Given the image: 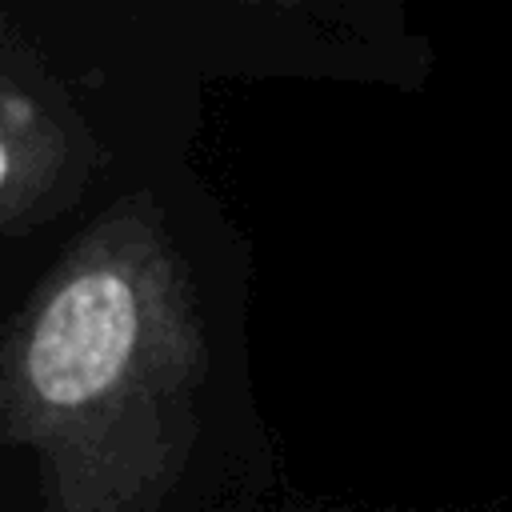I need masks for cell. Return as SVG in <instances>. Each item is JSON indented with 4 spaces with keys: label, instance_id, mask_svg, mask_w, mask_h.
<instances>
[{
    "label": "cell",
    "instance_id": "obj_3",
    "mask_svg": "<svg viewBox=\"0 0 512 512\" xmlns=\"http://www.w3.org/2000/svg\"><path fill=\"white\" fill-rule=\"evenodd\" d=\"M236 4H248V8H276V12H288V8H312L320 0H236Z\"/></svg>",
    "mask_w": 512,
    "mask_h": 512
},
{
    "label": "cell",
    "instance_id": "obj_2",
    "mask_svg": "<svg viewBox=\"0 0 512 512\" xmlns=\"http://www.w3.org/2000/svg\"><path fill=\"white\" fill-rule=\"evenodd\" d=\"M104 164L100 136L40 48L0 36V232L32 236L72 212Z\"/></svg>",
    "mask_w": 512,
    "mask_h": 512
},
{
    "label": "cell",
    "instance_id": "obj_1",
    "mask_svg": "<svg viewBox=\"0 0 512 512\" xmlns=\"http://www.w3.org/2000/svg\"><path fill=\"white\" fill-rule=\"evenodd\" d=\"M168 184L108 200L24 296L4 344L12 424L68 452H136L208 364V284Z\"/></svg>",
    "mask_w": 512,
    "mask_h": 512
}]
</instances>
